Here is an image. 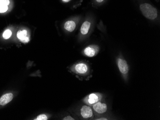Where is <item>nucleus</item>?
Instances as JSON below:
<instances>
[{"mask_svg":"<svg viewBox=\"0 0 160 120\" xmlns=\"http://www.w3.org/2000/svg\"><path fill=\"white\" fill-rule=\"evenodd\" d=\"M17 37L22 43H28L30 41V39L28 35V31L26 30H20L17 33Z\"/></svg>","mask_w":160,"mask_h":120,"instance_id":"5","label":"nucleus"},{"mask_svg":"<svg viewBox=\"0 0 160 120\" xmlns=\"http://www.w3.org/2000/svg\"><path fill=\"white\" fill-rule=\"evenodd\" d=\"M140 10L143 15L149 19L154 20L158 16L157 9L149 3L141 4L140 5Z\"/></svg>","mask_w":160,"mask_h":120,"instance_id":"1","label":"nucleus"},{"mask_svg":"<svg viewBox=\"0 0 160 120\" xmlns=\"http://www.w3.org/2000/svg\"><path fill=\"white\" fill-rule=\"evenodd\" d=\"M91 23L88 21H85L82 24L81 28V33L83 35H86L88 33L90 27Z\"/></svg>","mask_w":160,"mask_h":120,"instance_id":"11","label":"nucleus"},{"mask_svg":"<svg viewBox=\"0 0 160 120\" xmlns=\"http://www.w3.org/2000/svg\"><path fill=\"white\" fill-rule=\"evenodd\" d=\"M97 120H107L108 119L106 118H98V119H97Z\"/></svg>","mask_w":160,"mask_h":120,"instance_id":"17","label":"nucleus"},{"mask_svg":"<svg viewBox=\"0 0 160 120\" xmlns=\"http://www.w3.org/2000/svg\"><path fill=\"white\" fill-rule=\"evenodd\" d=\"M75 70L79 74H85L88 71V67L84 63H79L75 66Z\"/></svg>","mask_w":160,"mask_h":120,"instance_id":"9","label":"nucleus"},{"mask_svg":"<svg viewBox=\"0 0 160 120\" xmlns=\"http://www.w3.org/2000/svg\"><path fill=\"white\" fill-rule=\"evenodd\" d=\"M63 120H74V119H73V118H72L71 116H66V117H65V118H63Z\"/></svg>","mask_w":160,"mask_h":120,"instance_id":"16","label":"nucleus"},{"mask_svg":"<svg viewBox=\"0 0 160 120\" xmlns=\"http://www.w3.org/2000/svg\"><path fill=\"white\" fill-rule=\"evenodd\" d=\"M96 1L98 2H101L104 1V0H96Z\"/></svg>","mask_w":160,"mask_h":120,"instance_id":"19","label":"nucleus"},{"mask_svg":"<svg viewBox=\"0 0 160 120\" xmlns=\"http://www.w3.org/2000/svg\"><path fill=\"white\" fill-rule=\"evenodd\" d=\"M12 35V31L9 29H7V30H5L4 33H3L2 36L4 39H8Z\"/></svg>","mask_w":160,"mask_h":120,"instance_id":"12","label":"nucleus"},{"mask_svg":"<svg viewBox=\"0 0 160 120\" xmlns=\"http://www.w3.org/2000/svg\"><path fill=\"white\" fill-rule=\"evenodd\" d=\"M94 46H89L86 47L84 50V54L89 57H92L96 55L98 49L97 46H96V47Z\"/></svg>","mask_w":160,"mask_h":120,"instance_id":"8","label":"nucleus"},{"mask_svg":"<svg viewBox=\"0 0 160 120\" xmlns=\"http://www.w3.org/2000/svg\"><path fill=\"white\" fill-rule=\"evenodd\" d=\"M118 65L120 72L123 74H127L128 72V67L125 60L119 59L118 60Z\"/></svg>","mask_w":160,"mask_h":120,"instance_id":"4","label":"nucleus"},{"mask_svg":"<svg viewBox=\"0 0 160 120\" xmlns=\"http://www.w3.org/2000/svg\"><path fill=\"white\" fill-rule=\"evenodd\" d=\"M101 98V95L99 94H91L87 97V103L89 104H93L98 102Z\"/></svg>","mask_w":160,"mask_h":120,"instance_id":"7","label":"nucleus"},{"mask_svg":"<svg viewBox=\"0 0 160 120\" xmlns=\"http://www.w3.org/2000/svg\"><path fill=\"white\" fill-rule=\"evenodd\" d=\"M9 3V0H0V5H8Z\"/></svg>","mask_w":160,"mask_h":120,"instance_id":"15","label":"nucleus"},{"mask_svg":"<svg viewBox=\"0 0 160 120\" xmlns=\"http://www.w3.org/2000/svg\"><path fill=\"white\" fill-rule=\"evenodd\" d=\"M13 98V95L12 93H7L3 94L0 98V105L5 106L12 101Z\"/></svg>","mask_w":160,"mask_h":120,"instance_id":"6","label":"nucleus"},{"mask_svg":"<svg viewBox=\"0 0 160 120\" xmlns=\"http://www.w3.org/2000/svg\"><path fill=\"white\" fill-rule=\"evenodd\" d=\"M93 109L96 113L99 114H103L108 110L107 104L105 103L98 102L93 105Z\"/></svg>","mask_w":160,"mask_h":120,"instance_id":"2","label":"nucleus"},{"mask_svg":"<svg viewBox=\"0 0 160 120\" xmlns=\"http://www.w3.org/2000/svg\"><path fill=\"white\" fill-rule=\"evenodd\" d=\"M81 114L84 119L91 118L93 115L92 109L88 106L84 105L81 110Z\"/></svg>","mask_w":160,"mask_h":120,"instance_id":"3","label":"nucleus"},{"mask_svg":"<svg viewBox=\"0 0 160 120\" xmlns=\"http://www.w3.org/2000/svg\"><path fill=\"white\" fill-rule=\"evenodd\" d=\"M36 120H47L48 117L45 114H40V115H38L36 119H34Z\"/></svg>","mask_w":160,"mask_h":120,"instance_id":"13","label":"nucleus"},{"mask_svg":"<svg viewBox=\"0 0 160 120\" xmlns=\"http://www.w3.org/2000/svg\"><path fill=\"white\" fill-rule=\"evenodd\" d=\"M76 28V24L73 21H68L64 24V28L69 32H72Z\"/></svg>","mask_w":160,"mask_h":120,"instance_id":"10","label":"nucleus"},{"mask_svg":"<svg viewBox=\"0 0 160 120\" xmlns=\"http://www.w3.org/2000/svg\"><path fill=\"white\" fill-rule=\"evenodd\" d=\"M8 5H0V12H4L8 9Z\"/></svg>","mask_w":160,"mask_h":120,"instance_id":"14","label":"nucleus"},{"mask_svg":"<svg viewBox=\"0 0 160 120\" xmlns=\"http://www.w3.org/2000/svg\"><path fill=\"white\" fill-rule=\"evenodd\" d=\"M63 2H68L71 1V0H62Z\"/></svg>","mask_w":160,"mask_h":120,"instance_id":"18","label":"nucleus"}]
</instances>
